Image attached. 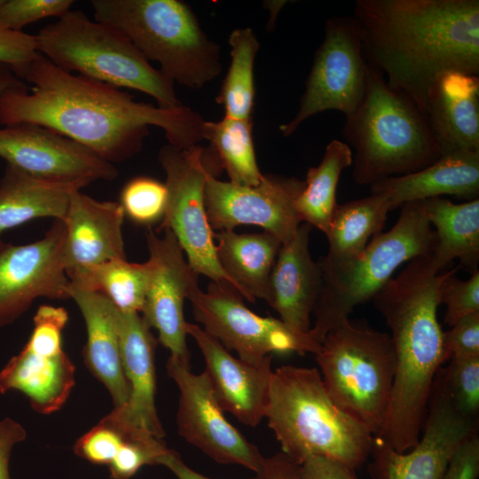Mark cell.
Wrapping results in <instances>:
<instances>
[{
	"label": "cell",
	"instance_id": "obj_1",
	"mask_svg": "<svg viewBox=\"0 0 479 479\" xmlns=\"http://www.w3.org/2000/svg\"><path fill=\"white\" fill-rule=\"evenodd\" d=\"M20 79L32 90L27 87L0 97V124L49 128L112 164L141 151L149 126L161 129L168 144L181 149L203 140L206 120L192 108L137 101L119 88L66 72L40 53Z\"/></svg>",
	"mask_w": 479,
	"mask_h": 479
},
{
	"label": "cell",
	"instance_id": "obj_2",
	"mask_svg": "<svg viewBox=\"0 0 479 479\" xmlns=\"http://www.w3.org/2000/svg\"><path fill=\"white\" fill-rule=\"evenodd\" d=\"M352 17L367 62L425 114L441 76L479 75L478 0H357Z\"/></svg>",
	"mask_w": 479,
	"mask_h": 479
},
{
	"label": "cell",
	"instance_id": "obj_3",
	"mask_svg": "<svg viewBox=\"0 0 479 479\" xmlns=\"http://www.w3.org/2000/svg\"><path fill=\"white\" fill-rule=\"evenodd\" d=\"M264 418L281 452L298 465L320 456L356 470L373 449L374 436L335 404L316 368L274 370Z\"/></svg>",
	"mask_w": 479,
	"mask_h": 479
},
{
	"label": "cell",
	"instance_id": "obj_4",
	"mask_svg": "<svg viewBox=\"0 0 479 479\" xmlns=\"http://www.w3.org/2000/svg\"><path fill=\"white\" fill-rule=\"evenodd\" d=\"M368 64L366 92L342 131L355 151L353 180L364 185L419 171L441 156L426 114Z\"/></svg>",
	"mask_w": 479,
	"mask_h": 479
},
{
	"label": "cell",
	"instance_id": "obj_5",
	"mask_svg": "<svg viewBox=\"0 0 479 479\" xmlns=\"http://www.w3.org/2000/svg\"><path fill=\"white\" fill-rule=\"evenodd\" d=\"M94 19L120 30L174 83L200 89L222 71L220 48L178 0H92Z\"/></svg>",
	"mask_w": 479,
	"mask_h": 479
},
{
	"label": "cell",
	"instance_id": "obj_6",
	"mask_svg": "<svg viewBox=\"0 0 479 479\" xmlns=\"http://www.w3.org/2000/svg\"><path fill=\"white\" fill-rule=\"evenodd\" d=\"M436 243L435 230L418 200L403 204L394 226L376 234L355 257L343 262L321 258L322 288L312 312V337L321 344L357 306L372 300L399 266L431 255Z\"/></svg>",
	"mask_w": 479,
	"mask_h": 479
},
{
	"label": "cell",
	"instance_id": "obj_7",
	"mask_svg": "<svg viewBox=\"0 0 479 479\" xmlns=\"http://www.w3.org/2000/svg\"><path fill=\"white\" fill-rule=\"evenodd\" d=\"M35 35L38 52L66 72L141 91L161 107L183 105L174 82L154 68L126 35L81 11L70 10Z\"/></svg>",
	"mask_w": 479,
	"mask_h": 479
},
{
	"label": "cell",
	"instance_id": "obj_8",
	"mask_svg": "<svg viewBox=\"0 0 479 479\" xmlns=\"http://www.w3.org/2000/svg\"><path fill=\"white\" fill-rule=\"evenodd\" d=\"M315 355L330 397L376 436L386 417L395 375L390 334L347 318L326 334Z\"/></svg>",
	"mask_w": 479,
	"mask_h": 479
},
{
	"label": "cell",
	"instance_id": "obj_9",
	"mask_svg": "<svg viewBox=\"0 0 479 479\" xmlns=\"http://www.w3.org/2000/svg\"><path fill=\"white\" fill-rule=\"evenodd\" d=\"M216 158L210 147L181 149L167 144L161 148L158 161L166 174L169 200L162 221L153 230L157 233L165 229L172 232L198 275L235 288L217 261L215 232L205 205L206 177L208 173L216 177L213 164Z\"/></svg>",
	"mask_w": 479,
	"mask_h": 479
},
{
	"label": "cell",
	"instance_id": "obj_10",
	"mask_svg": "<svg viewBox=\"0 0 479 479\" xmlns=\"http://www.w3.org/2000/svg\"><path fill=\"white\" fill-rule=\"evenodd\" d=\"M242 295L227 283L210 282L188 298L195 320L227 350L256 365L274 353L317 354L321 344L310 333L297 332L279 318L262 317L249 310Z\"/></svg>",
	"mask_w": 479,
	"mask_h": 479
},
{
	"label": "cell",
	"instance_id": "obj_11",
	"mask_svg": "<svg viewBox=\"0 0 479 479\" xmlns=\"http://www.w3.org/2000/svg\"><path fill=\"white\" fill-rule=\"evenodd\" d=\"M368 76L369 64L353 17L327 19L298 110L279 130L289 137L308 118L324 111L335 110L349 116L365 97Z\"/></svg>",
	"mask_w": 479,
	"mask_h": 479
},
{
	"label": "cell",
	"instance_id": "obj_12",
	"mask_svg": "<svg viewBox=\"0 0 479 479\" xmlns=\"http://www.w3.org/2000/svg\"><path fill=\"white\" fill-rule=\"evenodd\" d=\"M422 434L409 451L398 452L374 438L368 472L372 479H444L459 447L478 433V419L453 405L441 373L435 377Z\"/></svg>",
	"mask_w": 479,
	"mask_h": 479
},
{
	"label": "cell",
	"instance_id": "obj_13",
	"mask_svg": "<svg viewBox=\"0 0 479 479\" xmlns=\"http://www.w3.org/2000/svg\"><path fill=\"white\" fill-rule=\"evenodd\" d=\"M167 372L179 389L178 434L214 461L239 465L257 474L264 457L227 420L204 371L194 373L191 364L170 356Z\"/></svg>",
	"mask_w": 479,
	"mask_h": 479
},
{
	"label": "cell",
	"instance_id": "obj_14",
	"mask_svg": "<svg viewBox=\"0 0 479 479\" xmlns=\"http://www.w3.org/2000/svg\"><path fill=\"white\" fill-rule=\"evenodd\" d=\"M63 220L43 238L15 245L0 240V328L12 324L39 297L69 299Z\"/></svg>",
	"mask_w": 479,
	"mask_h": 479
},
{
	"label": "cell",
	"instance_id": "obj_15",
	"mask_svg": "<svg viewBox=\"0 0 479 479\" xmlns=\"http://www.w3.org/2000/svg\"><path fill=\"white\" fill-rule=\"evenodd\" d=\"M303 187L304 181L293 177L263 175L260 184L247 186L208 173L205 205L209 224L218 232L255 225L287 242L302 224L294 201Z\"/></svg>",
	"mask_w": 479,
	"mask_h": 479
},
{
	"label": "cell",
	"instance_id": "obj_16",
	"mask_svg": "<svg viewBox=\"0 0 479 479\" xmlns=\"http://www.w3.org/2000/svg\"><path fill=\"white\" fill-rule=\"evenodd\" d=\"M160 236L153 228L145 232L150 267L141 316L158 333V342L170 356L191 364L186 343L185 302L199 288V275L189 264L177 240L169 229Z\"/></svg>",
	"mask_w": 479,
	"mask_h": 479
},
{
	"label": "cell",
	"instance_id": "obj_17",
	"mask_svg": "<svg viewBox=\"0 0 479 479\" xmlns=\"http://www.w3.org/2000/svg\"><path fill=\"white\" fill-rule=\"evenodd\" d=\"M0 157L31 176L56 181H113L114 164L68 137L22 122L0 128Z\"/></svg>",
	"mask_w": 479,
	"mask_h": 479
},
{
	"label": "cell",
	"instance_id": "obj_18",
	"mask_svg": "<svg viewBox=\"0 0 479 479\" xmlns=\"http://www.w3.org/2000/svg\"><path fill=\"white\" fill-rule=\"evenodd\" d=\"M122 366L130 395L127 403L103 418L122 434L163 440L165 431L155 405V349L158 343L140 313L116 308Z\"/></svg>",
	"mask_w": 479,
	"mask_h": 479
},
{
	"label": "cell",
	"instance_id": "obj_19",
	"mask_svg": "<svg viewBox=\"0 0 479 479\" xmlns=\"http://www.w3.org/2000/svg\"><path fill=\"white\" fill-rule=\"evenodd\" d=\"M185 329L201 351L204 373L221 409L244 425L256 427L265 415L273 355L252 365L233 357L200 326L187 322Z\"/></svg>",
	"mask_w": 479,
	"mask_h": 479
},
{
	"label": "cell",
	"instance_id": "obj_20",
	"mask_svg": "<svg viewBox=\"0 0 479 479\" xmlns=\"http://www.w3.org/2000/svg\"><path fill=\"white\" fill-rule=\"evenodd\" d=\"M125 216L119 202L98 200L75 191L63 219L67 274L114 259H127L122 235Z\"/></svg>",
	"mask_w": 479,
	"mask_h": 479
},
{
	"label": "cell",
	"instance_id": "obj_21",
	"mask_svg": "<svg viewBox=\"0 0 479 479\" xmlns=\"http://www.w3.org/2000/svg\"><path fill=\"white\" fill-rule=\"evenodd\" d=\"M311 229L302 223L282 243L271 274L268 301L282 322L304 334L310 330V315L322 288L321 266L309 249Z\"/></svg>",
	"mask_w": 479,
	"mask_h": 479
},
{
	"label": "cell",
	"instance_id": "obj_22",
	"mask_svg": "<svg viewBox=\"0 0 479 479\" xmlns=\"http://www.w3.org/2000/svg\"><path fill=\"white\" fill-rule=\"evenodd\" d=\"M426 116L441 155L479 151L478 75L441 76L429 91Z\"/></svg>",
	"mask_w": 479,
	"mask_h": 479
},
{
	"label": "cell",
	"instance_id": "obj_23",
	"mask_svg": "<svg viewBox=\"0 0 479 479\" xmlns=\"http://www.w3.org/2000/svg\"><path fill=\"white\" fill-rule=\"evenodd\" d=\"M68 295L77 304L86 326L84 363L106 388L114 407H121L128 401L130 389L122 366L116 307L101 294L72 284Z\"/></svg>",
	"mask_w": 479,
	"mask_h": 479
},
{
	"label": "cell",
	"instance_id": "obj_24",
	"mask_svg": "<svg viewBox=\"0 0 479 479\" xmlns=\"http://www.w3.org/2000/svg\"><path fill=\"white\" fill-rule=\"evenodd\" d=\"M371 193H382L391 211L403 204L452 195L468 200L479 195V151H459L441 155L429 166L370 185Z\"/></svg>",
	"mask_w": 479,
	"mask_h": 479
},
{
	"label": "cell",
	"instance_id": "obj_25",
	"mask_svg": "<svg viewBox=\"0 0 479 479\" xmlns=\"http://www.w3.org/2000/svg\"><path fill=\"white\" fill-rule=\"evenodd\" d=\"M75 373L65 351L46 355L23 347L0 371V393L20 391L34 411L49 414L67 400L75 383Z\"/></svg>",
	"mask_w": 479,
	"mask_h": 479
},
{
	"label": "cell",
	"instance_id": "obj_26",
	"mask_svg": "<svg viewBox=\"0 0 479 479\" xmlns=\"http://www.w3.org/2000/svg\"><path fill=\"white\" fill-rule=\"evenodd\" d=\"M88 185L36 177L7 164L0 179V240L8 230L34 219L63 220L72 194Z\"/></svg>",
	"mask_w": 479,
	"mask_h": 479
},
{
	"label": "cell",
	"instance_id": "obj_27",
	"mask_svg": "<svg viewBox=\"0 0 479 479\" xmlns=\"http://www.w3.org/2000/svg\"><path fill=\"white\" fill-rule=\"evenodd\" d=\"M216 258L235 289L250 302L270 298V279L282 242L273 234H240L233 230L214 233Z\"/></svg>",
	"mask_w": 479,
	"mask_h": 479
},
{
	"label": "cell",
	"instance_id": "obj_28",
	"mask_svg": "<svg viewBox=\"0 0 479 479\" xmlns=\"http://www.w3.org/2000/svg\"><path fill=\"white\" fill-rule=\"evenodd\" d=\"M424 212L436 230V243L431 253L441 271L454 259L465 267L477 269L479 262V199L453 203L443 197L420 200Z\"/></svg>",
	"mask_w": 479,
	"mask_h": 479
},
{
	"label": "cell",
	"instance_id": "obj_29",
	"mask_svg": "<svg viewBox=\"0 0 479 479\" xmlns=\"http://www.w3.org/2000/svg\"><path fill=\"white\" fill-rule=\"evenodd\" d=\"M389 211V201L382 193L337 204L326 233L328 253L323 258L343 262L357 255L381 232Z\"/></svg>",
	"mask_w": 479,
	"mask_h": 479
},
{
	"label": "cell",
	"instance_id": "obj_30",
	"mask_svg": "<svg viewBox=\"0 0 479 479\" xmlns=\"http://www.w3.org/2000/svg\"><path fill=\"white\" fill-rule=\"evenodd\" d=\"M353 153L343 141L332 140L326 147L320 163L309 168L304 187L294 201L302 223L327 232L337 206L336 188L342 172L352 165Z\"/></svg>",
	"mask_w": 479,
	"mask_h": 479
},
{
	"label": "cell",
	"instance_id": "obj_31",
	"mask_svg": "<svg viewBox=\"0 0 479 479\" xmlns=\"http://www.w3.org/2000/svg\"><path fill=\"white\" fill-rule=\"evenodd\" d=\"M150 267L127 259H114L67 273L70 284L106 296L118 310L141 313Z\"/></svg>",
	"mask_w": 479,
	"mask_h": 479
},
{
	"label": "cell",
	"instance_id": "obj_32",
	"mask_svg": "<svg viewBox=\"0 0 479 479\" xmlns=\"http://www.w3.org/2000/svg\"><path fill=\"white\" fill-rule=\"evenodd\" d=\"M203 139L210 143L218 161L230 178L240 185H257L263 178L259 169L253 139V119L224 117L205 121Z\"/></svg>",
	"mask_w": 479,
	"mask_h": 479
},
{
	"label": "cell",
	"instance_id": "obj_33",
	"mask_svg": "<svg viewBox=\"0 0 479 479\" xmlns=\"http://www.w3.org/2000/svg\"><path fill=\"white\" fill-rule=\"evenodd\" d=\"M231 62L216 103L224 108V117L253 119L255 106L254 67L260 43L250 27L237 28L229 36Z\"/></svg>",
	"mask_w": 479,
	"mask_h": 479
},
{
	"label": "cell",
	"instance_id": "obj_34",
	"mask_svg": "<svg viewBox=\"0 0 479 479\" xmlns=\"http://www.w3.org/2000/svg\"><path fill=\"white\" fill-rule=\"evenodd\" d=\"M169 191L165 183L139 176L129 180L120 193V205L125 217L134 224L153 228L165 215Z\"/></svg>",
	"mask_w": 479,
	"mask_h": 479
},
{
	"label": "cell",
	"instance_id": "obj_35",
	"mask_svg": "<svg viewBox=\"0 0 479 479\" xmlns=\"http://www.w3.org/2000/svg\"><path fill=\"white\" fill-rule=\"evenodd\" d=\"M446 391L459 412L478 419L479 357H452L441 371Z\"/></svg>",
	"mask_w": 479,
	"mask_h": 479
},
{
	"label": "cell",
	"instance_id": "obj_36",
	"mask_svg": "<svg viewBox=\"0 0 479 479\" xmlns=\"http://www.w3.org/2000/svg\"><path fill=\"white\" fill-rule=\"evenodd\" d=\"M458 270L455 267L445 271L439 287L440 303L446 307L444 320L451 326L461 318L479 311L478 268L467 280L458 278Z\"/></svg>",
	"mask_w": 479,
	"mask_h": 479
},
{
	"label": "cell",
	"instance_id": "obj_37",
	"mask_svg": "<svg viewBox=\"0 0 479 479\" xmlns=\"http://www.w3.org/2000/svg\"><path fill=\"white\" fill-rule=\"evenodd\" d=\"M73 4V0H0V29L22 32L40 20L62 17Z\"/></svg>",
	"mask_w": 479,
	"mask_h": 479
},
{
	"label": "cell",
	"instance_id": "obj_38",
	"mask_svg": "<svg viewBox=\"0 0 479 479\" xmlns=\"http://www.w3.org/2000/svg\"><path fill=\"white\" fill-rule=\"evenodd\" d=\"M169 449L161 439H137L127 436L108 465L113 479H130L144 466L159 465L160 458Z\"/></svg>",
	"mask_w": 479,
	"mask_h": 479
},
{
	"label": "cell",
	"instance_id": "obj_39",
	"mask_svg": "<svg viewBox=\"0 0 479 479\" xmlns=\"http://www.w3.org/2000/svg\"><path fill=\"white\" fill-rule=\"evenodd\" d=\"M68 321V313L63 307L40 306L34 316L32 333L24 345L27 349L46 355L61 353L62 333Z\"/></svg>",
	"mask_w": 479,
	"mask_h": 479
},
{
	"label": "cell",
	"instance_id": "obj_40",
	"mask_svg": "<svg viewBox=\"0 0 479 479\" xmlns=\"http://www.w3.org/2000/svg\"><path fill=\"white\" fill-rule=\"evenodd\" d=\"M127 436L102 419L75 442L74 451L90 463L108 466Z\"/></svg>",
	"mask_w": 479,
	"mask_h": 479
},
{
	"label": "cell",
	"instance_id": "obj_41",
	"mask_svg": "<svg viewBox=\"0 0 479 479\" xmlns=\"http://www.w3.org/2000/svg\"><path fill=\"white\" fill-rule=\"evenodd\" d=\"M39 55L35 35L0 29V63L20 75Z\"/></svg>",
	"mask_w": 479,
	"mask_h": 479
},
{
	"label": "cell",
	"instance_id": "obj_42",
	"mask_svg": "<svg viewBox=\"0 0 479 479\" xmlns=\"http://www.w3.org/2000/svg\"><path fill=\"white\" fill-rule=\"evenodd\" d=\"M446 359L452 357H479V311L459 319L444 332Z\"/></svg>",
	"mask_w": 479,
	"mask_h": 479
},
{
	"label": "cell",
	"instance_id": "obj_43",
	"mask_svg": "<svg viewBox=\"0 0 479 479\" xmlns=\"http://www.w3.org/2000/svg\"><path fill=\"white\" fill-rule=\"evenodd\" d=\"M479 476L478 433L466 440L451 459L444 479H477Z\"/></svg>",
	"mask_w": 479,
	"mask_h": 479
},
{
	"label": "cell",
	"instance_id": "obj_44",
	"mask_svg": "<svg viewBox=\"0 0 479 479\" xmlns=\"http://www.w3.org/2000/svg\"><path fill=\"white\" fill-rule=\"evenodd\" d=\"M303 479H359L355 469L320 456H311L301 465Z\"/></svg>",
	"mask_w": 479,
	"mask_h": 479
},
{
	"label": "cell",
	"instance_id": "obj_45",
	"mask_svg": "<svg viewBox=\"0 0 479 479\" xmlns=\"http://www.w3.org/2000/svg\"><path fill=\"white\" fill-rule=\"evenodd\" d=\"M27 432L15 420L0 419V479H11L9 463L15 444L24 441Z\"/></svg>",
	"mask_w": 479,
	"mask_h": 479
},
{
	"label": "cell",
	"instance_id": "obj_46",
	"mask_svg": "<svg viewBox=\"0 0 479 479\" xmlns=\"http://www.w3.org/2000/svg\"><path fill=\"white\" fill-rule=\"evenodd\" d=\"M257 479H303L300 465L282 452L264 457Z\"/></svg>",
	"mask_w": 479,
	"mask_h": 479
},
{
	"label": "cell",
	"instance_id": "obj_47",
	"mask_svg": "<svg viewBox=\"0 0 479 479\" xmlns=\"http://www.w3.org/2000/svg\"><path fill=\"white\" fill-rule=\"evenodd\" d=\"M159 465L170 470L177 479H212L191 468L184 462L180 455L171 449L160 458ZM248 479H257V476Z\"/></svg>",
	"mask_w": 479,
	"mask_h": 479
},
{
	"label": "cell",
	"instance_id": "obj_48",
	"mask_svg": "<svg viewBox=\"0 0 479 479\" xmlns=\"http://www.w3.org/2000/svg\"><path fill=\"white\" fill-rule=\"evenodd\" d=\"M25 82L7 66L0 63V97L7 92L27 88Z\"/></svg>",
	"mask_w": 479,
	"mask_h": 479
}]
</instances>
